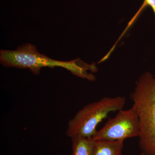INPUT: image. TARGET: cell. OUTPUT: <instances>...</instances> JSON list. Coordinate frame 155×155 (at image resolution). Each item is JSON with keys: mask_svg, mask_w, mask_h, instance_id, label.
Listing matches in <instances>:
<instances>
[{"mask_svg": "<svg viewBox=\"0 0 155 155\" xmlns=\"http://www.w3.org/2000/svg\"><path fill=\"white\" fill-rule=\"evenodd\" d=\"M130 97L138 113L141 154L155 155V74L143 73L136 82Z\"/></svg>", "mask_w": 155, "mask_h": 155, "instance_id": "obj_2", "label": "cell"}, {"mask_svg": "<svg viewBox=\"0 0 155 155\" xmlns=\"http://www.w3.org/2000/svg\"><path fill=\"white\" fill-rule=\"evenodd\" d=\"M125 102L123 97H104L84 106L69 120L66 135L70 138L75 135L92 138L100 122L111 112L122 110Z\"/></svg>", "mask_w": 155, "mask_h": 155, "instance_id": "obj_3", "label": "cell"}, {"mask_svg": "<svg viewBox=\"0 0 155 155\" xmlns=\"http://www.w3.org/2000/svg\"><path fill=\"white\" fill-rule=\"evenodd\" d=\"M0 62L4 67L29 69L37 75L43 67H62L73 75L91 81L96 80L93 73L98 71L95 63L88 64L79 58L69 61L54 60L39 53L35 46L28 43L19 46L15 51L1 50Z\"/></svg>", "mask_w": 155, "mask_h": 155, "instance_id": "obj_1", "label": "cell"}, {"mask_svg": "<svg viewBox=\"0 0 155 155\" xmlns=\"http://www.w3.org/2000/svg\"><path fill=\"white\" fill-rule=\"evenodd\" d=\"M124 140H97L92 155H122Z\"/></svg>", "mask_w": 155, "mask_h": 155, "instance_id": "obj_5", "label": "cell"}, {"mask_svg": "<svg viewBox=\"0 0 155 155\" xmlns=\"http://www.w3.org/2000/svg\"><path fill=\"white\" fill-rule=\"evenodd\" d=\"M141 155H143V154H141Z\"/></svg>", "mask_w": 155, "mask_h": 155, "instance_id": "obj_8", "label": "cell"}, {"mask_svg": "<svg viewBox=\"0 0 155 155\" xmlns=\"http://www.w3.org/2000/svg\"><path fill=\"white\" fill-rule=\"evenodd\" d=\"M140 125L138 113L135 106L120 110L115 117L110 119L102 128L97 130L92 138L95 140H122L138 137Z\"/></svg>", "mask_w": 155, "mask_h": 155, "instance_id": "obj_4", "label": "cell"}, {"mask_svg": "<svg viewBox=\"0 0 155 155\" xmlns=\"http://www.w3.org/2000/svg\"><path fill=\"white\" fill-rule=\"evenodd\" d=\"M147 7H149L152 9L155 17V0H143V2L141 7L137 12L136 14L134 15V18L137 19V17L139 16L140 14L141 13L142 11Z\"/></svg>", "mask_w": 155, "mask_h": 155, "instance_id": "obj_7", "label": "cell"}, {"mask_svg": "<svg viewBox=\"0 0 155 155\" xmlns=\"http://www.w3.org/2000/svg\"><path fill=\"white\" fill-rule=\"evenodd\" d=\"M72 143L71 155H92L95 140L79 135L71 137Z\"/></svg>", "mask_w": 155, "mask_h": 155, "instance_id": "obj_6", "label": "cell"}]
</instances>
